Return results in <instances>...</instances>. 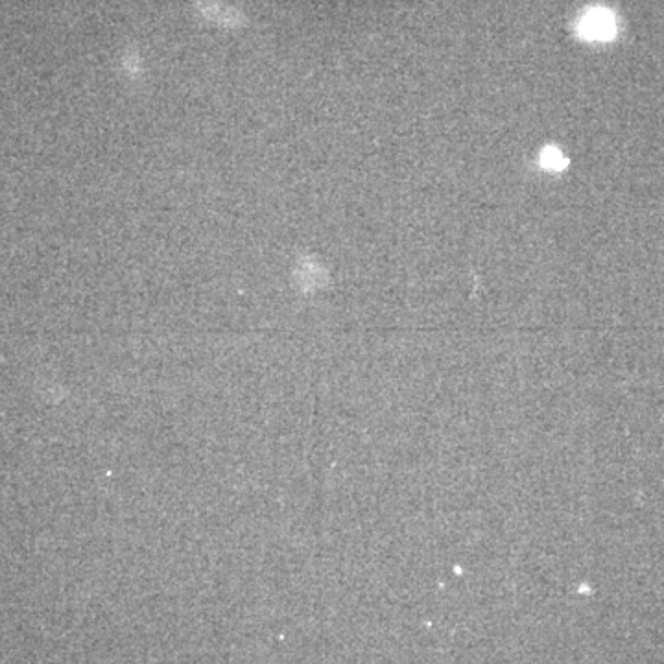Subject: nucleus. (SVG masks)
Returning <instances> with one entry per match:
<instances>
[{
  "label": "nucleus",
  "instance_id": "1",
  "mask_svg": "<svg viewBox=\"0 0 664 664\" xmlns=\"http://www.w3.org/2000/svg\"><path fill=\"white\" fill-rule=\"evenodd\" d=\"M578 32L587 41H609L617 34L615 15L604 8L589 10L581 17Z\"/></svg>",
  "mask_w": 664,
  "mask_h": 664
},
{
  "label": "nucleus",
  "instance_id": "2",
  "mask_svg": "<svg viewBox=\"0 0 664 664\" xmlns=\"http://www.w3.org/2000/svg\"><path fill=\"white\" fill-rule=\"evenodd\" d=\"M541 165L548 170H563L567 166V159L558 148H545L541 154Z\"/></svg>",
  "mask_w": 664,
  "mask_h": 664
}]
</instances>
